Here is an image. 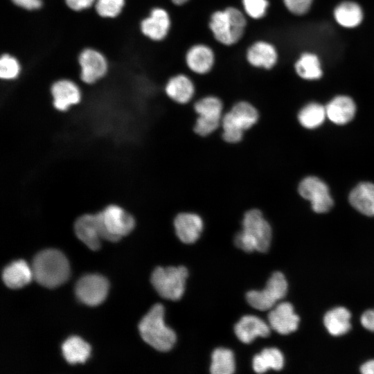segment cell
<instances>
[{
  "instance_id": "1",
  "label": "cell",
  "mask_w": 374,
  "mask_h": 374,
  "mask_svg": "<svg viewBox=\"0 0 374 374\" xmlns=\"http://www.w3.org/2000/svg\"><path fill=\"white\" fill-rule=\"evenodd\" d=\"M271 228L258 208L247 211L242 221V230L234 239L235 245L250 253L253 251L265 253L269 248L271 240Z\"/></svg>"
},
{
  "instance_id": "2",
  "label": "cell",
  "mask_w": 374,
  "mask_h": 374,
  "mask_svg": "<svg viewBox=\"0 0 374 374\" xmlns=\"http://www.w3.org/2000/svg\"><path fill=\"white\" fill-rule=\"evenodd\" d=\"M208 26L213 38L220 44L231 46L243 37L247 26V17L234 6H228L211 13Z\"/></svg>"
},
{
  "instance_id": "3",
  "label": "cell",
  "mask_w": 374,
  "mask_h": 374,
  "mask_svg": "<svg viewBox=\"0 0 374 374\" xmlns=\"http://www.w3.org/2000/svg\"><path fill=\"white\" fill-rule=\"evenodd\" d=\"M33 279L47 288L64 283L70 276V267L65 256L56 249L42 251L33 258L31 265Z\"/></svg>"
},
{
  "instance_id": "4",
  "label": "cell",
  "mask_w": 374,
  "mask_h": 374,
  "mask_svg": "<svg viewBox=\"0 0 374 374\" xmlns=\"http://www.w3.org/2000/svg\"><path fill=\"white\" fill-rule=\"evenodd\" d=\"M257 108L251 103L240 100L223 114L221 123L222 138L229 144L242 141L244 132L252 128L259 121Z\"/></svg>"
},
{
  "instance_id": "5",
  "label": "cell",
  "mask_w": 374,
  "mask_h": 374,
  "mask_svg": "<svg viewBox=\"0 0 374 374\" xmlns=\"http://www.w3.org/2000/svg\"><path fill=\"white\" fill-rule=\"evenodd\" d=\"M164 308L154 305L139 324L140 335L145 342L161 352L170 350L176 341L174 330L164 323Z\"/></svg>"
},
{
  "instance_id": "6",
  "label": "cell",
  "mask_w": 374,
  "mask_h": 374,
  "mask_svg": "<svg viewBox=\"0 0 374 374\" xmlns=\"http://www.w3.org/2000/svg\"><path fill=\"white\" fill-rule=\"evenodd\" d=\"M187 276L188 271L185 267H159L152 272L150 280L160 296L177 301L184 292Z\"/></svg>"
},
{
  "instance_id": "7",
  "label": "cell",
  "mask_w": 374,
  "mask_h": 374,
  "mask_svg": "<svg viewBox=\"0 0 374 374\" xmlns=\"http://www.w3.org/2000/svg\"><path fill=\"white\" fill-rule=\"evenodd\" d=\"M287 292V283L285 276L276 271L268 279L263 290L248 292L246 299L251 307L265 311L271 309L277 301L285 297Z\"/></svg>"
},
{
  "instance_id": "8",
  "label": "cell",
  "mask_w": 374,
  "mask_h": 374,
  "mask_svg": "<svg viewBox=\"0 0 374 374\" xmlns=\"http://www.w3.org/2000/svg\"><path fill=\"white\" fill-rule=\"evenodd\" d=\"M79 78L86 84H93L109 72V64L105 55L93 47H85L78 55Z\"/></svg>"
},
{
  "instance_id": "9",
  "label": "cell",
  "mask_w": 374,
  "mask_h": 374,
  "mask_svg": "<svg viewBox=\"0 0 374 374\" xmlns=\"http://www.w3.org/2000/svg\"><path fill=\"white\" fill-rule=\"evenodd\" d=\"M171 26L170 13L161 6L152 8L148 15L139 22V30L143 36L154 42L164 40L169 35Z\"/></svg>"
},
{
  "instance_id": "10",
  "label": "cell",
  "mask_w": 374,
  "mask_h": 374,
  "mask_svg": "<svg viewBox=\"0 0 374 374\" xmlns=\"http://www.w3.org/2000/svg\"><path fill=\"white\" fill-rule=\"evenodd\" d=\"M109 290L108 280L98 274H87L81 277L77 282L75 292L82 303L96 306L103 303Z\"/></svg>"
},
{
  "instance_id": "11",
  "label": "cell",
  "mask_w": 374,
  "mask_h": 374,
  "mask_svg": "<svg viewBox=\"0 0 374 374\" xmlns=\"http://www.w3.org/2000/svg\"><path fill=\"white\" fill-rule=\"evenodd\" d=\"M299 193L311 202L313 211L318 213L328 212L333 205L328 186L317 177H308L299 184Z\"/></svg>"
},
{
  "instance_id": "12",
  "label": "cell",
  "mask_w": 374,
  "mask_h": 374,
  "mask_svg": "<svg viewBox=\"0 0 374 374\" xmlns=\"http://www.w3.org/2000/svg\"><path fill=\"white\" fill-rule=\"evenodd\" d=\"M100 214L107 231L116 242L128 235L134 228L133 216L119 206L109 205Z\"/></svg>"
},
{
  "instance_id": "13",
  "label": "cell",
  "mask_w": 374,
  "mask_h": 374,
  "mask_svg": "<svg viewBox=\"0 0 374 374\" xmlns=\"http://www.w3.org/2000/svg\"><path fill=\"white\" fill-rule=\"evenodd\" d=\"M193 109L197 115L195 121L201 125L212 130H217L221 126L224 104L218 96H203L195 101Z\"/></svg>"
},
{
  "instance_id": "14",
  "label": "cell",
  "mask_w": 374,
  "mask_h": 374,
  "mask_svg": "<svg viewBox=\"0 0 374 374\" xmlns=\"http://www.w3.org/2000/svg\"><path fill=\"white\" fill-rule=\"evenodd\" d=\"M53 107L60 112L68 110L71 106L80 103L81 91L70 78H60L53 82L50 87Z\"/></svg>"
},
{
  "instance_id": "15",
  "label": "cell",
  "mask_w": 374,
  "mask_h": 374,
  "mask_svg": "<svg viewBox=\"0 0 374 374\" xmlns=\"http://www.w3.org/2000/svg\"><path fill=\"white\" fill-rule=\"evenodd\" d=\"M187 68L197 75H206L211 71L215 63V54L213 48L204 43L190 46L185 53Z\"/></svg>"
},
{
  "instance_id": "16",
  "label": "cell",
  "mask_w": 374,
  "mask_h": 374,
  "mask_svg": "<svg viewBox=\"0 0 374 374\" xmlns=\"http://www.w3.org/2000/svg\"><path fill=\"white\" fill-rule=\"evenodd\" d=\"M299 320L292 305L288 302L278 304L268 314L270 328L280 335H288L296 330Z\"/></svg>"
},
{
  "instance_id": "17",
  "label": "cell",
  "mask_w": 374,
  "mask_h": 374,
  "mask_svg": "<svg viewBox=\"0 0 374 374\" xmlns=\"http://www.w3.org/2000/svg\"><path fill=\"white\" fill-rule=\"evenodd\" d=\"M246 60L257 69H271L276 64L278 53L275 46L265 40H257L247 49Z\"/></svg>"
},
{
  "instance_id": "18",
  "label": "cell",
  "mask_w": 374,
  "mask_h": 374,
  "mask_svg": "<svg viewBox=\"0 0 374 374\" xmlns=\"http://www.w3.org/2000/svg\"><path fill=\"white\" fill-rule=\"evenodd\" d=\"M174 227L178 238L185 244H192L199 238L204 222L197 213L181 212L174 219Z\"/></svg>"
},
{
  "instance_id": "19",
  "label": "cell",
  "mask_w": 374,
  "mask_h": 374,
  "mask_svg": "<svg viewBox=\"0 0 374 374\" xmlns=\"http://www.w3.org/2000/svg\"><path fill=\"white\" fill-rule=\"evenodd\" d=\"M164 91L168 98L174 103L185 105L193 98L195 86L189 76L184 73H177L167 80Z\"/></svg>"
},
{
  "instance_id": "20",
  "label": "cell",
  "mask_w": 374,
  "mask_h": 374,
  "mask_svg": "<svg viewBox=\"0 0 374 374\" xmlns=\"http://www.w3.org/2000/svg\"><path fill=\"white\" fill-rule=\"evenodd\" d=\"M76 236L93 251L100 247V229L96 214H84L79 217L74 224Z\"/></svg>"
},
{
  "instance_id": "21",
  "label": "cell",
  "mask_w": 374,
  "mask_h": 374,
  "mask_svg": "<svg viewBox=\"0 0 374 374\" xmlns=\"http://www.w3.org/2000/svg\"><path fill=\"white\" fill-rule=\"evenodd\" d=\"M234 331L242 342L249 344L257 337H268L270 326L256 316L246 315L235 324Z\"/></svg>"
},
{
  "instance_id": "22",
  "label": "cell",
  "mask_w": 374,
  "mask_h": 374,
  "mask_svg": "<svg viewBox=\"0 0 374 374\" xmlns=\"http://www.w3.org/2000/svg\"><path fill=\"white\" fill-rule=\"evenodd\" d=\"M327 117L334 123L344 125L354 117L356 107L348 96H339L333 98L326 107Z\"/></svg>"
},
{
  "instance_id": "23",
  "label": "cell",
  "mask_w": 374,
  "mask_h": 374,
  "mask_svg": "<svg viewBox=\"0 0 374 374\" xmlns=\"http://www.w3.org/2000/svg\"><path fill=\"white\" fill-rule=\"evenodd\" d=\"M33 279L31 267L23 260L11 262L2 272V280L9 288L18 289L28 284Z\"/></svg>"
},
{
  "instance_id": "24",
  "label": "cell",
  "mask_w": 374,
  "mask_h": 374,
  "mask_svg": "<svg viewBox=\"0 0 374 374\" xmlns=\"http://www.w3.org/2000/svg\"><path fill=\"white\" fill-rule=\"evenodd\" d=\"M349 202L353 207L361 213L370 217L374 216V184H359L351 190Z\"/></svg>"
},
{
  "instance_id": "25",
  "label": "cell",
  "mask_w": 374,
  "mask_h": 374,
  "mask_svg": "<svg viewBox=\"0 0 374 374\" xmlns=\"http://www.w3.org/2000/svg\"><path fill=\"white\" fill-rule=\"evenodd\" d=\"M351 314L344 307H337L326 312L323 323L328 332L333 336H341L348 332L351 327Z\"/></svg>"
},
{
  "instance_id": "26",
  "label": "cell",
  "mask_w": 374,
  "mask_h": 374,
  "mask_svg": "<svg viewBox=\"0 0 374 374\" xmlns=\"http://www.w3.org/2000/svg\"><path fill=\"white\" fill-rule=\"evenodd\" d=\"M62 355L70 364L84 363L91 352L90 346L79 337L68 338L62 345Z\"/></svg>"
},
{
  "instance_id": "27",
  "label": "cell",
  "mask_w": 374,
  "mask_h": 374,
  "mask_svg": "<svg viewBox=\"0 0 374 374\" xmlns=\"http://www.w3.org/2000/svg\"><path fill=\"white\" fill-rule=\"evenodd\" d=\"M334 17L341 26L346 28H354L362 21L363 12L357 3L344 1L335 8Z\"/></svg>"
},
{
  "instance_id": "28",
  "label": "cell",
  "mask_w": 374,
  "mask_h": 374,
  "mask_svg": "<svg viewBox=\"0 0 374 374\" xmlns=\"http://www.w3.org/2000/svg\"><path fill=\"white\" fill-rule=\"evenodd\" d=\"M284 357L282 353L276 348H265L253 359V368L258 373H262L269 369L279 371L283 367Z\"/></svg>"
},
{
  "instance_id": "29",
  "label": "cell",
  "mask_w": 374,
  "mask_h": 374,
  "mask_svg": "<svg viewBox=\"0 0 374 374\" xmlns=\"http://www.w3.org/2000/svg\"><path fill=\"white\" fill-rule=\"evenodd\" d=\"M326 115V107L318 103H310L299 112L298 119L302 126L314 129L321 125Z\"/></svg>"
},
{
  "instance_id": "30",
  "label": "cell",
  "mask_w": 374,
  "mask_h": 374,
  "mask_svg": "<svg viewBox=\"0 0 374 374\" xmlns=\"http://www.w3.org/2000/svg\"><path fill=\"white\" fill-rule=\"evenodd\" d=\"M235 361L231 350L218 348L212 354L210 371L213 374H231L235 371Z\"/></svg>"
},
{
  "instance_id": "31",
  "label": "cell",
  "mask_w": 374,
  "mask_h": 374,
  "mask_svg": "<svg viewBox=\"0 0 374 374\" xmlns=\"http://www.w3.org/2000/svg\"><path fill=\"white\" fill-rule=\"evenodd\" d=\"M297 74L306 80L319 79L322 75L319 60L317 55L304 53L295 64Z\"/></svg>"
},
{
  "instance_id": "32",
  "label": "cell",
  "mask_w": 374,
  "mask_h": 374,
  "mask_svg": "<svg viewBox=\"0 0 374 374\" xmlns=\"http://www.w3.org/2000/svg\"><path fill=\"white\" fill-rule=\"evenodd\" d=\"M21 71V64L15 55L9 53L1 54L0 78L2 80H16L20 76Z\"/></svg>"
},
{
  "instance_id": "33",
  "label": "cell",
  "mask_w": 374,
  "mask_h": 374,
  "mask_svg": "<svg viewBox=\"0 0 374 374\" xmlns=\"http://www.w3.org/2000/svg\"><path fill=\"white\" fill-rule=\"evenodd\" d=\"M126 5V0H96L94 12L103 19H112L119 17Z\"/></svg>"
},
{
  "instance_id": "34",
  "label": "cell",
  "mask_w": 374,
  "mask_h": 374,
  "mask_svg": "<svg viewBox=\"0 0 374 374\" xmlns=\"http://www.w3.org/2000/svg\"><path fill=\"white\" fill-rule=\"evenodd\" d=\"M242 10L247 17L254 20L263 18L268 10V0H241Z\"/></svg>"
},
{
  "instance_id": "35",
  "label": "cell",
  "mask_w": 374,
  "mask_h": 374,
  "mask_svg": "<svg viewBox=\"0 0 374 374\" xmlns=\"http://www.w3.org/2000/svg\"><path fill=\"white\" fill-rule=\"evenodd\" d=\"M286 8L292 14L301 15L306 13L313 0H283Z\"/></svg>"
},
{
  "instance_id": "36",
  "label": "cell",
  "mask_w": 374,
  "mask_h": 374,
  "mask_svg": "<svg viewBox=\"0 0 374 374\" xmlns=\"http://www.w3.org/2000/svg\"><path fill=\"white\" fill-rule=\"evenodd\" d=\"M15 7L26 11H36L44 6L43 0H9Z\"/></svg>"
},
{
  "instance_id": "37",
  "label": "cell",
  "mask_w": 374,
  "mask_h": 374,
  "mask_svg": "<svg viewBox=\"0 0 374 374\" xmlns=\"http://www.w3.org/2000/svg\"><path fill=\"white\" fill-rule=\"evenodd\" d=\"M96 0H64L66 6L71 10L80 12L91 9Z\"/></svg>"
},
{
  "instance_id": "38",
  "label": "cell",
  "mask_w": 374,
  "mask_h": 374,
  "mask_svg": "<svg viewBox=\"0 0 374 374\" xmlns=\"http://www.w3.org/2000/svg\"><path fill=\"white\" fill-rule=\"evenodd\" d=\"M361 323L366 330L374 332V310H367L362 314Z\"/></svg>"
},
{
  "instance_id": "39",
  "label": "cell",
  "mask_w": 374,
  "mask_h": 374,
  "mask_svg": "<svg viewBox=\"0 0 374 374\" xmlns=\"http://www.w3.org/2000/svg\"><path fill=\"white\" fill-rule=\"evenodd\" d=\"M363 374H374V359L365 362L360 368Z\"/></svg>"
},
{
  "instance_id": "40",
  "label": "cell",
  "mask_w": 374,
  "mask_h": 374,
  "mask_svg": "<svg viewBox=\"0 0 374 374\" xmlns=\"http://www.w3.org/2000/svg\"><path fill=\"white\" fill-rule=\"evenodd\" d=\"M190 0H170V1L177 6H181L187 3H188Z\"/></svg>"
}]
</instances>
